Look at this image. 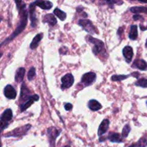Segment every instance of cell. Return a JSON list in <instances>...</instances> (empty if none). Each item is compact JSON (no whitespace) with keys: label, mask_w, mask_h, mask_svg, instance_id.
<instances>
[{"label":"cell","mask_w":147,"mask_h":147,"mask_svg":"<svg viewBox=\"0 0 147 147\" xmlns=\"http://www.w3.org/2000/svg\"><path fill=\"white\" fill-rule=\"evenodd\" d=\"M133 18H134V20H135V21H136V20H143V17H142L141 15H139V14H135V15H134Z\"/></svg>","instance_id":"obj_31"},{"label":"cell","mask_w":147,"mask_h":147,"mask_svg":"<svg viewBox=\"0 0 147 147\" xmlns=\"http://www.w3.org/2000/svg\"><path fill=\"white\" fill-rule=\"evenodd\" d=\"M24 74H25V69L24 67H20L16 72L15 78H14L15 81L17 83H21L24 79Z\"/></svg>","instance_id":"obj_20"},{"label":"cell","mask_w":147,"mask_h":147,"mask_svg":"<svg viewBox=\"0 0 147 147\" xmlns=\"http://www.w3.org/2000/svg\"><path fill=\"white\" fill-rule=\"evenodd\" d=\"M147 146V140L145 138H141L136 143L131 145L129 147H146Z\"/></svg>","instance_id":"obj_23"},{"label":"cell","mask_w":147,"mask_h":147,"mask_svg":"<svg viewBox=\"0 0 147 147\" xmlns=\"http://www.w3.org/2000/svg\"><path fill=\"white\" fill-rule=\"evenodd\" d=\"M131 131V127L129 125H126V126L123 127V130H122V133H121V136L122 138H126L129 135V132Z\"/></svg>","instance_id":"obj_28"},{"label":"cell","mask_w":147,"mask_h":147,"mask_svg":"<svg viewBox=\"0 0 147 147\" xmlns=\"http://www.w3.org/2000/svg\"><path fill=\"white\" fill-rule=\"evenodd\" d=\"M30 90L27 88L25 83H23L21 88V93H20V98H21V99H23V100H26L27 101L29 99V98L31 96H30Z\"/></svg>","instance_id":"obj_16"},{"label":"cell","mask_w":147,"mask_h":147,"mask_svg":"<svg viewBox=\"0 0 147 147\" xmlns=\"http://www.w3.org/2000/svg\"><path fill=\"white\" fill-rule=\"evenodd\" d=\"M54 14H55V15L57 16L60 20H62V21H64V20L66 19V17H67L66 13L64 12V11H63L62 10H60V9L58 8H56L54 10Z\"/></svg>","instance_id":"obj_24"},{"label":"cell","mask_w":147,"mask_h":147,"mask_svg":"<svg viewBox=\"0 0 147 147\" xmlns=\"http://www.w3.org/2000/svg\"><path fill=\"white\" fill-rule=\"evenodd\" d=\"M96 79V73L93 72H89V73H85L81 78V82L86 86H90L95 82Z\"/></svg>","instance_id":"obj_7"},{"label":"cell","mask_w":147,"mask_h":147,"mask_svg":"<svg viewBox=\"0 0 147 147\" xmlns=\"http://www.w3.org/2000/svg\"><path fill=\"white\" fill-rule=\"evenodd\" d=\"M108 139L111 142H114V143H121L123 142L121 135L118 133H113V132H110L108 136Z\"/></svg>","instance_id":"obj_18"},{"label":"cell","mask_w":147,"mask_h":147,"mask_svg":"<svg viewBox=\"0 0 147 147\" xmlns=\"http://www.w3.org/2000/svg\"><path fill=\"white\" fill-rule=\"evenodd\" d=\"M64 147H70V146H64Z\"/></svg>","instance_id":"obj_34"},{"label":"cell","mask_w":147,"mask_h":147,"mask_svg":"<svg viewBox=\"0 0 147 147\" xmlns=\"http://www.w3.org/2000/svg\"><path fill=\"white\" fill-rule=\"evenodd\" d=\"M4 94L7 98L8 99H15L17 96V92L11 85H7L4 89Z\"/></svg>","instance_id":"obj_11"},{"label":"cell","mask_w":147,"mask_h":147,"mask_svg":"<svg viewBox=\"0 0 147 147\" xmlns=\"http://www.w3.org/2000/svg\"><path fill=\"white\" fill-rule=\"evenodd\" d=\"M146 45V47H147V40H146V45Z\"/></svg>","instance_id":"obj_33"},{"label":"cell","mask_w":147,"mask_h":147,"mask_svg":"<svg viewBox=\"0 0 147 147\" xmlns=\"http://www.w3.org/2000/svg\"><path fill=\"white\" fill-rule=\"evenodd\" d=\"M42 22L44 23H47V24L50 26H54L55 25L56 23H57V20H56V18L54 17L53 14H46L45 16H44Z\"/></svg>","instance_id":"obj_17"},{"label":"cell","mask_w":147,"mask_h":147,"mask_svg":"<svg viewBox=\"0 0 147 147\" xmlns=\"http://www.w3.org/2000/svg\"><path fill=\"white\" fill-rule=\"evenodd\" d=\"M39 99H40V97H39L38 95L34 94L30 96L27 101H25L24 103H22L21 104V106H20L21 111L22 112L25 111L29 107H30V106L33 104V103H34V101H38Z\"/></svg>","instance_id":"obj_8"},{"label":"cell","mask_w":147,"mask_h":147,"mask_svg":"<svg viewBox=\"0 0 147 147\" xmlns=\"http://www.w3.org/2000/svg\"><path fill=\"white\" fill-rule=\"evenodd\" d=\"M43 37V34L42 33H39L37 34L35 37L33 38L31 44H30V48L32 50H34L37 47V46L39 45V43H40V40L42 39Z\"/></svg>","instance_id":"obj_19"},{"label":"cell","mask_w":147,"mask_h":147,"mask_svg":"<svg viewBox=\"0 0 147 147\" xmlns=\"http://www.w3.org/2000/svg\"><path fill=\"white\" fill-rule=\"evenodd\" d=\"M47 135H48L49 140H50V144L54 145L55 141L56 138L60 135V131L57 130L56 128L55 127H50L47 131Z\"/></svg>","instance_id":"obj_10"},{"label":"cell","mask_w":147,"mask_h":147,"mask_svg":"<svg viewBox=\"0 0 147 147\" xmlns=\"http://www.w3.org/2000/svg\"><path fill=\"white\" fill-rule=\"evenodd\" d=\"M88 40L90 43L94 45L93 47V52L96 55H99L105 54L106 53V50H105L104 47V43L100 40L94 38V37H91V36H88Z\"/></svg>","instance_id":"obj_2"},{"label":"cell","mask_w":147,"mask_h":147,"mask_svg":"<svg viewBox=\"0 0 147 147\" xmlns=\"http://www.w3.org/2000/svg\"><path fill=\"white\" fill-rule=\"evenodd\" d=\"M36 75V70L34 67H31L30 70H29L28 74H27V78L29 80H32L34 77H35Z\"/></svg>","instance_id":"obj_29"},{"label":"cell","mask_w":147,"mask_h":147,"mask_svg":"<svg viewBox=\"0 0 147 147\" xmlns=\"http://www.w3.org/2000/svg\"><path fill=\"white\" fill-rule=\"evenodd\" d=\"M139 73H137V72H134V73H131V76H133V77H135V78H139Z\"/></svg>","instance_id":"obj_32"},{"label":"cell","mask_w":147,"mask_h":147,"mask_svg":"<svg viewBox=\"0 0 147 147\" xmlns=\"http://www.w3.org/2000/svg\"><path fill=\"white\" fill-rule=\"evenodd\" d=\"M135 85L137 86H140L142 88H147V79L141 78L136 82Z\"/></svg>","instance_id":"obj_27"},{"label":"cell","mask_w":147,"mask_h":147,"mask_svg":"<svg viewBox=\"0 0 147 147\" xmlns=\"http://www.w3.org/2000/svg\"><path fill=\"white\" fill-rule=\"evenodd\" d=\"M35 8L36 4L34 2H32L30 4V7H29V13H30V20H31V27H35L37 25V20L35 16Z\"/></svg>","instance_id":"obj_9"},{"label":"cell","mask_w":147,"mask_h":147,"mask_svg":"<svg viewBox=\"0 0 147 147\" xmlns=\"http://www.w3.org/2000/svg\"><path fill=\"white\" fill-rule=\"evenodd\" d=\"M88 108L93 111H96L100 110L102 108V106L98 101L93 99L88 102Z\"/></svg>","instance_id":"obj_21"},{"label":"cell","mask_w":147,"mask_h":147,"mask_svg":"<svg viewBox=\"0 0 147 147\" xmlns=\"http://www.w3.org/2000/svg\"><path fill=\"white\" fill-rule=\"evenodd\" d=\"M61 81V88L62 90H65V89L69 88H70L73 86V83H74V78H73L72 74L67 73V74L65 75V76L62 78Z\"/></svg>","instance_id":"obj_6"},{"label":"cell","mask_w":147,"mask_h":147,"mask_svg":"<svg viewBox=\"0 0 147 147\" xmlns=\"http://www.w3.org/2000/svg\"><path fill=\"white\" fill-rule=\"evenodd\" d=\"M133 67H136L141 70H146L147 69V63L144 60L136 59L134 61Z\"/></svg>","instance_id":"obj_15"},{"label":"cell","mask_w":147,"mask_h":147,"mask_svg":"<svg viewBox=\"0 0 147 147\" xmlns=\"http://www.w3.org/2000/svg\"><path fill=\"white\" fill-rule=\"evenodd\" d=\"M129 38L132 40H136L138 37V30H137V26L134 24L131 27L130 32H129Z\"/></svg>","instance_id":"obj_22"},{"label":"cell","mask_w":147,"mask_h":147,"mask_svg":"<svg viewBox=\"0 0 147 147\" xmlns=\"http://www.w3.org/2000/svg\"><path fill=\"white\" fill-rule=\"evenodd\" d=\"M129 76H131V74L129 76H123V75H113L111 77V80L113 81H120V80H123L124 79L128 78Z\"/></svg>","instance_id":"obj_26"},{"label":"cell","mask_w":147,"mask_h":147,"mask_svg":"<svg viewBox=\"0 0 147 147\" xmlns=\"http://www.w3.org/2000/svg\"><path fill=\"white\" fill-rule=\"evenodd\" d=\"M146 104H147V102H146Z\"/></svg>","instance_id":"obj_35"},{"label":"cell","mask_w":147,"mask_h":147,"mask_svg":"<svg viewBox=\"0 0 147 147\" xmlns=\"http://www.w3.org/2000/svg\"><path fill=\"white\" fill-rule=\"evenodd\" d=\"M31 128V125L27 124L25 126H21V127L16 128L15 129L9 131L8 134L4 135L5 137H19L25 135Z\"/></svg>","instance_id":"obj_3"},{"label":"cell","mask_w":147,"mask_h":147,"mask_svg":"<svg viewBox=\"0 0 147 147\" xmlns=\"http://www.w3.org/2000/svg\"><path fill=\"white\" fill-rule=\"evenodd\" d=\"M131 11L134 13H145L147 14V7H133L130 9Z\"/></svg>","instance_id":"obj_25"},{"label":"cell","mask_w":147,"mask_h":147,"mask_svg":"<svg viewBox=\"0 0 147 147\" xmlns=\"http://www.w3.org/2000/svg\"><path fill=\"white\" fill-rule=\"evenodd\" d=\"M73 109V105L71 104V103H66L65 105V109L66 111H70L71 109Z\"/></svg>","instance_id":"obj_30"},{"label":"cell","mask_w":147,"mask_h":147,"mask_svg":"<svg viewBox=\"0 0 147 147\" xmlns=\"http://www.w3.org/2000/svg\"><path fill=\"white\" fill-rule=\"evenodd\" d=\"M123 55L124 56L125 59H126L127 63H130L132 60V57L134 55L133 49L130 46H126L123 49Z\"/></svg>","instance_id":"obj_13"},{"label":"cell","mask_w":147,"mask_h":147,"mask_svg":"<svg viewBox=\"0 0 147 147\" xmlns=\"http://www.w3.org/2000/svg\"><path fill=\"white\" fill-rule=\"evenodd\" d=\"M15 3L17 4V7L19 10V12H20V14L21 15V17H20V24H19L18 27H17L15 31L8 37V38L6 39L2 43H1V45H4L7 44L9 42H11L13 39L15 37H17L18 34H20L23 30L25 28L26 25H27V17H28V14H27V11H26L25 7L26 4H24L23 1H15Z\"/></svg>","instance_id":"obj_1"},{"label":"cell","mask_w":147,"mask_h":147,"mask_svg":"<svg viewBox=\"0 0 147 147\" xmlns=\"http://www.w3.org/2000/svg\"><path fill=\"white\" fill-rule=\"evenodd\" d=\"M13 117L12 111L10 109H6L1 116V131L4 130L8 126V123L11 120Z\"/></svg>","instance_id":"obj_4"},{"label":"cell","mask_w":147,"mask_h":147,"mask_svg":"<svg viewBox=\"0 0 147 147\" xmlns=\"http://www.w3.org/2000/svg\"><path fill=\"white\" fill-rule=\"evenodd\" d=\"M79 25L81 26L86 32L90 34H94L97 32L96 27L93 24V23L88 20H79Z\"/></svg>","instance_id":"obj_5"},{"label":"cell","mask_w":147,"mask_h":147,"mask_svg":"<svg viewBox=\"0 0 147 147\" xmlns=\"http://www.w3.org/2000/svg\"><path fill=\"white\" fill-rule=\"evenodd\" d=\"M36 6L40 7L41 9L45 10H49L53 7V3L49 1H42V0H38V1H34Z\"/></svg>","instance_id":"obj_14"},{"label":"cell","mask_w":147,"mask_h":147,"mask_svg":"<svg viewBox=\"0 0 147 147\" xmlns=\"http://www.w3.org/2000/svg\"><path fill=\"white\" fill-rule=\"evenodd\" d=\"M109 124H110V121L108 119H104L101 123L100 124V126L98 128V135L99 136H102V135L105 134L107 132L108 129H109Z\"/></svg>","instance_id":"obj_12"}]
</instances>
